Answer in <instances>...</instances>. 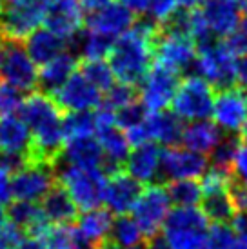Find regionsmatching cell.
<instances>
[{
  "label": "cell",
  "mask_w": 247,
  "mask_h": 249,
  "mask_svg": "<svg viewBox=\"0 0 247 249\" xmlns=\"http://www.w3.org/2000/svg\"><path fill=\"white\" fill-rule=\"evenodd\" d=\"M160 26L151 18H137L135 26L113 42L107 62L118 82L140 86L157 58Z\"/></svg>",
  "instance_id": "1"
},
{
  "label": "cell",
  "mask_w": 247,
  "mask_h": 249,
  "mask_svg": "<svg viewBox=\"0 0 247 249\" xmlns=\"http://www.w3.org/2000/svg\"><path fill=\"white\" fill-rule=\"evenodd\" d=\"M60 107L55 98L46 91H35L24 98L20 109L22 118L31 129L33 145H31V160L58 164L64 145V118L60 117Z\"/></svg>",
  "instance_id": "2"
},
{
  "label": "cell",
  "mask_w": 247,
  "mask_h": 249,
  "mask_svg": "<svg viewBox=\"0 0 247 249\" xmlns=\"http://www.w3.org/2000/svg\"><path fill=\"white\" fill-rule=\"evenodd\" d=\"M107 171L104 167H78L69 164H56V180L69 196L75 200L78 209L88 211L100 208L106 198Z\"/></svg>",
  "instance_id": "3"
},
{
  "label": "cell",
  "mask_w": 247,
  "mask_h": 249,
  "mask_svg": "<svg viewBox=\"0 0 247 249\" xmlns=\"http://www.w3.org/2000/svg\"><path fill=\"white\" fill-rule=\"evenodd\" d=\"M209 218L202 208H173L162 235L171 249H206Z\"/></svg>",
  "instance_id": "4"
},
{
  "label": "cell",
  "mask_w": 247,
  "mask_h": 249,
  "mask_svg": "<svg viewBox=\"0 0 247 249\" xmlns=\"http://www.w3.org/2000/svg\"><path fill=\"white\" fill-rule=\"evenodd\" d=\"M48 2L42 0H6L0 15V38L7 42L26 40L46 18Z\"/></svg>",
  "instance_id": "5"
},
{
  "label": "cell",
  "mask_w": 247,
  "mask_h": 249,
  "mask_svg": "<svg viewBox=\"0 0 247 249\" xmlns=\"http://www.w3.org/2000/svg\"><path fill=\"white\" fill-rule=\"evenodd\" d=\"M236 58L224 42L213 40L198 46L194 70L214 89H227L236 86Z\"/></svg>",
  "instance_id": "6"
},
{
  "label": "cell",
  "mask_w": 247,
  "mask_h": 249,
  "mask_svg": "<svg viewBox=\"0 0 247 249\" xmlns=\"http://www.w3.org/2000/svg\"><path fill=\"white\" fill-rule=\"evenodd\" d=\"M214 88L200 75H187L180 80L176 95L173 98V113H176L185 122L206 120L213 115Z\"/></svg>",
  "instance_id": "7"
},
{
  "label": "cell",
  "mask_w": 247,
  "mask_h": 249,
  "mask_svg": "<svg viewBox=\"0 0 247 249\" xmlns=\"http://www.w3.org/2000/svg\"><path fill=\"white\" fill-rule=\"evenodd\" d=\"M173 200L169 196L167 186L164 184H149L144 187L142 195L138 196L137 204L133 208V218L144 233V238H153L160 235L164 224L171 213Z\"/></svg>",
  "instance_id": "8"
},
{
  "label": "cell",
  "mask_w": 247,
  "mask_h": 249,
  "mask_svg": "<svg viewBox=\"0 0 247 249\" xmlns=\"http://www.w3.org/2000/svg\"><path fill=\"white\" fill-rule=\"evenodd\" d=\"M180 86V73L165 64L155 60L151 70L147 71L144 80L140 82L138 98L147 113L164 111L173 104Z\"/></svg>",
  "instance_id": "9"
},
{
  "label": "cell",
  "mask_w": 247,
  "mask_h": 249,
  "mask_svg": "<svg viewBox=\"0 0 247 249\" xmlns=\"http://www.w3.org/2000/svg\"><path fill=\"white\" fill-rule=\"evenodd\" d=\"M56 184L55 164L28 160L13 173V196L15 200L42 202Z\"/></svg>",
  "instance_id": "10"
},
{
  "label": "cell",
  "mask_w": 247,
  "mask_h": 249,
  "mask_svg": "<svg viewBox=\"0 0 247 249\" xmlns=\"http://www.w3.org/2000/svg\"><path fill=\"white\" fill-rule=\"evenodd\" d=\"M33 135L26 120L20 117H0V162L13 173L31 160Z\"/></svg>",
  "instance_id": "11"
},
{
  "label": "cell",
  "mask_w": 247,
  "mask_h": 249,
  "mask_svg": "<svg viewBox=\"0 0 247 249\" xmlns=\"http://www.w3.org/2000/svg\"><path fill=\"white\" fill-rule=\"evenodd\" d=\"M0 76L4 82L17 89L33 91L38 86V70L36 64L29 56L26 46L20 42H7L4 48V55L0 60Z\"/></svg>",
  "instance_id": "12"
},
{
  "label": "cell",
  "mask_w": 247,
  "mask_h": 249,
  "mask_svg": "<svg viewBox=\"0 0 247 249\" xmlns=\"http://www.w3.org/2000/svg\"><path fill=\"white\" fill-rule=\"evenodd\" d=\"M155 53H157L155 60L169 66L178 73H184L194 68L196 56H198V44L187 33L160 29Z\"/></svg>",
  "instance_id": "13"
},
{
  "label": "cell",
  "mask_w": 247,
  "mask_h": 249,
  "mask_svg": "<svg viewBox=\"0 0 247 249\" xmlns=\"http://www.w3.org/2000/svg\"><path fill=\"white\" fill-rule=\"evenodd\" d=\"M86 17L88 11L82 0H49L44 26L73 46L86 28Z\"/></svg>",
  "instance_id": "14"
},
{
  "label": "cell",
  "mask_w": 247,
  "mask_h": 249,
  "mask_svg": "<svg viewBox=\"0 0 247 249\" xmlns=\"http://www.w3.org/2000/svg\"><path fill=\"white\" fill-rule=\"evenodd\" d=\"M55 98L58 107L68 113H84V111H96L104 104L102 91L76 71L62 84L60 88L51 95Z\"/></svg>",
  "instance_id": "15"
},
{
  "label": "cell",
  "mask_w": 247,
  "mask_h": 249,
  "mask_svg": "<svg viewBox=\"0 0 247 249\" xmlns=\"http://www.w3.org/2000/svg\"><path fill=\"white\" fill-rule=\"evenodd\" d=\"M209 159L202 153L187 149L185 145H169L162 149V178L173 180H198L209 169Z\"/></svg>",
  "instance_id": "16"
},
{
  "label": "cell",
  "mask_w": 247,
  "mask_h": 249,
  "mask_svg": "<svg viewBox=\"0 0 247 249\" xmlns=\"http://www.w3.org/2000/svg\"><path fill=\"white\" fill-rule=\"evenodd\" d=\"M213 120L226 135L242 133L247 122V91L238 86L220 89L214 97Z\"/></svg>",
  "instance_id": "17"
},
{
  "label": "cell",
  "mask_w": 247,
  "mask_h": 249,
  "mask_svg": "<svg viewBox=\"0 0 247 249\" xmlns=\"http://www.w3.org/2000/svg\"><path fill=\"white\" fill-rule=\"evenodd\" d=\"M135 22H137V15L133 13L129 7L120 4L118 0H113L109 4L88 13L86 29L117 40L118 36L127 33L135 26Z\"/></svg>",
  "instance_id": "18"
},
{
  "label": "cell",
  "mask_w": 247,
  "mask_h": 249,
  "mask_svg": "<svg viewBox=\"0 0 247 249\" xmlns=\"http://www.w3.org/2000/svg\"><path fill=\"white\" fill-rule=\"evenodd\" d=\"M142 191H144L142 184L137 178H133L125 169H122L109 175L104 204L107 206L111 213L127 214L129 211H133Z\"/></svg>",
  "instance_id": "19"
},
{
  "label": "cell",
  "mask_w": 247,
  "mask_h": 249,
  "mask_svg": "<svg viewBox=\"0 0 247 249\" xmlns=\"http://www.w3.org/2000/svg\"><path fill=\"white\" fill-rule=\"evenodd\" d=\"M200 11L214 38H224L233 33L242 22V7L236 0H206Z\"/></svg>",
  "instance_id": "20"
},
{
  "label": "cell",
  "mask_w": 247,
  "mask_h": 249,
  "mask_svg": "<svg viewBox=\"0 0 247 249\" xmlns=\"http://www.w3.org/2000/svg\"><path fill=\"white\" fill-rule=\"evenodd\" d=\"M125 171L140 184H155L162 177V149L157 142H145L133 147L125 162Z\"/></svg>",
  "instance_id": "21"
},
{
  "label": "cell",
  "mask_w": 247,
  "mask_h": 249,
  "mask_svg": "<svg viewBox=\"0 0 247 249\" xmlns=\"http://www.w3.org/2000/svg\"><path fill=\"white\" fill-rule=\"evenodd\" d=\"M58 164H69L78 167H104L102 145L95 135L71 139L66 142Z\"/></svg>",
  "instance_id": "22"
},
{
  "label": "cell",
  "mask_w": 247,
  "mask_h": 249,
  "mask_svg": "<svg viewBox=\"0 0 247 249\" xmlns=\"http://www.w3.org/2000/svg\"><path fill=\"white\" fill-rule=\"evenodd\" d=\"M184 120L173 113V111H155L147 113L145 117V127L151 142H157L158 145H178L182 142V133L185 125L182 124Z\"/></svg>",
  "instance_id": "23"
},
{
  "label": "cell",
  "mask_w": 247,
  "mask_h": 249,
  "mask_svg": "<svg viewBox=\"0 0 247 249\" xmlns=\"http://www.w3.org/2000/svg\"><path fill=\"white\" fill-rule=\"evenodd\" d=\"M113 222V213L107 208H93L82 211V214L76 218V229L86 242L100 248L109 242Z\"/></svg>",
  "instance_id": "24"
},
{
  "label": "cell",
  "mask_w": 247,
  "mask_h": 249,
  "mask_svg": "<svg viewBox=\"0 0 247 249\" xmlns=\"http://www.w3.org/2000/svg\"><path fill=\"white\" fill-rule=\"evenodd\" d=\"M78 66H80L78 55L73 53L71 49H66L64 53L55 56L51 62L40 66V71H38V86L42 88V91L53 95L62 84L68 80L69 76L75 75Z\"/></svg>",
  "instance_id": "25"
},
{
  "label": "cell",
  "mask_w": 247,
  "mask_h": 249,
  "mask_svg": "<svg viewBox=\"0 0 247 249\" xmlns=\"http://www.w3.org/2000/svg\"><path fill=\"white\" fill-rule=\"evenodd\" d=\"M69 46L71 44L66 38H62L60 35H56L55 31L48 29L46 26L35 29L26 38V49L36 66H44V64L51 62L55 56L69 49Z\"/></svg>",
  "instance_id": "26"
},
{
  "label": "cell",
  "mask_w": 247,
  "mask_h": 249,
  "mask_svg": "<svg viewBox=\"0 0 247 249\" xmlns=\"http://www.w3.org/2000/svg\"><path fill=\"white\" fill-rule=\"evenodd\" d=\"M224 135L226 133L222 131L214 122H209L207 118L206 120H194V122H189L184 127L182 145L207 157L214 151V147L220 144Z\"/></svg>",
  "instance_id": "27"
},
{
  "label": "cell",
  "mask_w": 247,
  "mask_h": 249,
  "mask_svg": "<svg viewBox=\"0 0 247 249\" xmlns=\"http://www.w3.org/2000/svg\"><path fill=\"white\" fill-rule=\"evenodd\" d=\"M9 218L15 226H18L31 236H44L51 228V222L48 220L42 206H38L36 202L17 200L9 208Z\"/></svg>",
  "instance_id": "28"
},
{
  "label": "cell",
  "mask_w": 247,
  "mask_h": 249,
  "mask_svg": "<svg viewBox=\"0 0 247 249\" xmlns=\"http://www.w3.org/2000/svg\"><path fill=\"white\" fill-rule=\"evenodd\" d=\"M42 209L48 216V220L53 226H64V224H73L78 218V206L75 204V200L69 196V193L56 184L51 191L48 193V196L42 200Z\"/></svg>",
  "instance_id": "29"
},
{
  "label": "cell",
  "mask_w": 247,
  "mask_h": 249,
  "mask_svg": "<svg viewBox=\"0 0 247 249\" xmlns=\"http://www.w3.org/2000/svg\"><path fill=\"white\" fill-rule=\"evenodd\" d=\"M202 211L213 224H227L234 218V214L238 213L236 204L229 189L214 191V193H206L202 198Z\"/></svg>",
  "instance_id": "30"
},
{
  "label": "cell",
  "mask_w": 247,
  "mask_h": 249,
  "mask_svg": "<svg viewBox=\"0 0 247 249\" xmlns=\"http://www.w3.org/2000/svg\"><path fill=\"white\" fill-rule=\"evenodd\" d=\"M113 38L89 29H84L75 40V46L78 55L82 60H100V58H107L111 48H113Z\"/></svg>",
  "instance_id": "31"
},
{
  "label": "cell",
  "mask_w": 247,
  "mask_h": 249,
  "mask_svg": "<svg viewBox=\"0 0 247 249\" xmlns=\"http://www.w3.org/2000/svg\"><path fill=\"white\" fill-rule=\"evenodd\" d=\"M109 240L113 244H117L120 249L135 248V246L142 244L144 233H142L138 222L133 216H129V214H118L115 222H113Z\"/></svg>",
  "instance_id": "32"
},
{
  "label": "cell",
  "mask_w": 247,
  "mask_h": 249,
  "mask_svg": "<svg viewBox=\"0 0 247 249\" xmlns=\"http://www.w3.org/2000/svg\"><path fill=\"white\" fill-rule=\"evenodd\" d=\"M167 191L175 208H194L204 198V189L198 180H173L167 182Z\"/></svg>",
  "instance_id": "33"
},
{
  "label": "cell",
  "mask_w": 247,
  "mask_h": 249,
  "mask_svg": "<svg viewBox=\"0 0 247 249\" xmlns=\"http://www.w3.org/2000/svg\"><path fill=\"white\" fill-rule=\"evenodd\" d=\"M78 71L102 93H107L117 80L109 62H106L104 58H100V60H80Z\"/></svg>",
  "instance_id": "34"
},
{
  "label": "cell",
  "mask_w": 247,
  "mask_h": 249,
  "mask_svg": "<svg viewBox=\"0 0 247 249\" xmlns=\"http://www.w3.org/2000/svg\"><path fill=\"white\" fill-rule=\"evenodd\" d=\"M62 122H64L66 142L71 139H80V137L95 135V113H91V111L68 113Z\"/></svg>",
  "instance_id": "35"
},
{
  "label": "cell",
  "mask_w": 247,
  "mask_h": 249,
  "mask_svg": "<svg viewBox=\"0 0 247 249\" xmlns=\"http://www.w3.org/2000/svg\"><path fill=\"white\" fill-rule=\"evenodd\" d=\"M238 147H240V140L236 139V135H224L220 144L209 155L211 166L233 173V164L236 159V153H238Z\"/></svg>",
  "instance_id": "36"
},
{
  "label": "cell",
  "mask_w": 247,
  "mask_h": 249,
  "mask_svg": "<svg viewBox=\"0 0 247 249\" xmlns=\"http://www.w3.org/2000/svg\"><path fill=\"white\" fill-rule=\"evenodd\" d=\"M137 97H138V93H137V89H135V86H127V84L118 82L106 93L102 106L117 113V111H120L122 107H125V106L137 102Z\"/></svg>",
  "instance_id": "37"
},
{
  "label": "cell",
  "mask_w": 247,
  "mask_h": 249,
  "mask_svg": "<svg viewBox=\"0 0 247 249\" xmlns=\"http://www.w3.org/2000/svg\"><path fill=\"white\" fill-rule=\"evenodd\" d=\"M234 229L229 224H211L207 231L206 249H233Z\"/></svg>",
  "instance_id": "38"
},
{
  "label": "cell",
  "mask_w": 247,
  "mask_h": 249,
  "mask_svg": "<svg viewBox=\"0 0 247 249\" xmlns=\"http://www.w3.org/2000/svg\"><path fill=\"white\" fill-rule=\"evenodd\" d=\"M24 106L22 91L9 86V84H0V117H11L18 113Z\"/></svg>",
  "instance_id": "39"
},
{
  "label": "cell",
  "mask_w": 247,
  "mask_h": 249,
  "mask_svg": "<svg viewBox=\"0 0 247 249\" xmlns=\"http://www.w3.org/2000/svg\"><path fill=\"white\" fill-rule=\"evenodd\" d=\"M145 111L147 109L142 106V102H133V104L122 107L120 111L115 113V115H117L118 127H122L124 131H127V129H131V127L142 124V122L145 120V117H147Z\"/></svg>",
  "instance_id": "40"
},
{
  "label": "cell",
  "mask_w": 247,
  "mask_h": 249,
  "mask_svg": "<svg viewBox=\"0 0 247 249\" xmlns=\"http://www.w3.org/2000/svg\"><path fill=\"white\" fill-rule=\"evenodd\" d=\"M180 9V0H151L149 6V18L155 20L158 26H162L165 22L173 18L178 13Z\"/></svg>",
  "instance_id": "41"
},
{
  "label": "cell",
  "mask_w": 247,
  "mask_h": 249,
  "mask_svg": "<svg viewBox=\"0 0 247 249\" xmlns=\"http://www.w3.org/2000/svg\"><path fill=\"white\" fill-rule=\"evenodd\" d=\"M229 51L234 56H246L247 55V15L242 18V22L238 24V28L234 29L231 35L224 40Z\"/></svg>",
  "instance_id": "42"
},
{
  "label": "cell",
  "mask_w": 247,
  "mask_h": 249,
  "mask_svg": "<svg viewBox=\"0 0 247 249\" xmlns=\"http://www.w3.org/2000/svg\"><path fill=\"white\" fill-rule=\"evenodd\" d=\"M24 240V231L13 222H6L0 226V249H18Z\"/></svg>",
  "instance_id": "43"
},
{
  "label": "cell",
  "mask_w": 247,
  "mask_h": 249,
  "mask_svg": "<svg viewBox=\"0 0 247 249\" xmlns=\"http://www.w3.org/2000/svg\"><path fill=\"white\" fill-rule=\"evenodd\" d=\"M234 229L233 249H247V211H238L231 220Z\"/></svg>",
  "instance_id": "44"
},
{
  "label": "cell",
  "mask_w": 247,
  "mask_h": 249,
  "mask_svg": "<svg viewBox=\"0 0 247 249\" xmlns=\"http://www.w3.org/2000/svg\"><path fill=\"white\" fill-rule=\"evenodd\" d=\"M13 198V169L0 162V204L6 206Z\"/></svg>",
  "instance_id": "45"
},
{
  "label": "cell",
  "mask_w": 247,
  "mask_h": 249,
  "mask_svg": "<svg viewBox=\"0 0 247 249\" xmlns=\"http://www.w3.org/2000/svg\"><path fill=\"white\" fill-rule=\"evenodd\" d=\"M233 178L247 187V142L240 144L233 164Z\"/></svg>",
  "instance_id": "46"
},
{
  "label": "cell",
  "mask_w": 247,
  "mask_h": 249,
  "mask_svg": "<svg viewBox=\"0 0 247 249\" xmlns=\"http://www.w3.org/2000/svg\"><path fill=\"white\" fill-rule=\"evenodd\" d=\"M236 86L247 91V55L236 58Z\"/></svg>",
  "instance_id": "47"
},
{
  "label": "cell",
  "mask_w": 247,
  "mask_h": 249,
  "mask_svg": "<svg viewBox=\"0 0 247 249\" xmlns=\"http://www.w3.org/2000/svg\"><path fill=\"white\" fill-rule=\"evenodd\" d=\"M118 2L125 7H129L135 15L149 13V6H151V0H118Z\"/></svg>",
  "instance_id": "48"
},
{
  "label": "cell",
  "mask_w": 247,
  "mask_h": 249,
  "mask_svg": "<svg viewBox=\"0 0 247 249\" xmlns=\"http://www.w3.org/2000/svg\"><path fill=\"white\" fill-rule=\"evenodd\" d=\"M18 249H48V244H46V240H44L42 236L28 235L24 240H22V244L18 246Z\"/></svg>",
  "instance_id": "49"
},
{
  "label": "cell",
  "mask_w": 247,
  "mask_h": 249,
  "mask_svg": "<svg viewBox=\"0 0 247 249\" xmlns=\"http://www.w3.org/2000/svg\"><path fill=\"white\" fill-rule=\"evenodd\" d=\"M147 248L149 249H171L162 233L157 236H153V238H149V240H147Z\"/></svg>",
  "instance_id": "50"
},
{
  "label": "cell",
  "mask_w": 247,
  "mask_h": 249,
  "mask_svg": "<svg viewBox=\"0 0 247 249\" xmlns=\"http://www.w3.org/2000/svg\"><path fill=\"white\" fill-rule=\"evenodd\" d=\"M109 2H113V0H82V6L86 7L88 13H91V11H95V9L106 6V4H109Z\"/></svg>",
  "instance_id": "51"
},
{
  "label": "cell",
  "mask_w": 247,
  "mask_h": 249,
  "mask_svg": "<svg viewBox=\"0 0 247 249\" xmlns=\"http://www.w3.org/2000/svg\"><path fill=\"white\" fill-rule=\"evenodd\" d=\"M206 0H180V7L182 9H194V7H200Z\"/></svg>",
  "instance_id": "52"
},
{
  "label": "cell",
  "mask_w": 247,
  "mask_h": 249,
  "mask_svg": "<svg viewBox=\"0 0 247 249\" xmlns=\"http://www.w3.org/2000/svg\"><path fill=\"white\" fill-rule=\"evenodd\" d=\"M7 222V213H6V209H4V206L0 204V226H4Z\"/></svg>",
  "instance_id": "53"
},
{
  "label": "cell",
  "mask_w": 247,
  "mask_h": 249,
  "mask_svg": "<svg viewBox=\"0 0 247 249\" xmlns=\"http://www.w3.org/2000/svg\"><path fill=\"white\" fill-rule=\"evenodd\" d=\"M98 249H120V248H118L117 244H113V242H111V240H109V242H106V244H104V246H100V248H98Z\"/></svg>",
  "instance_id": "54"
},
{
  "label": "cell",
  "mask_w": 247,
  "mask_h": 249,
  "mask_svg": "<svg viewBox=\"0 0 247 249\" xmlns=\"http://www.w3.org/2000/svg\"><path fill=\"white\" fill-rule=\"evenodd\" d=\"M238 4H240L242 11H244V15H247V0H236Z\"/></svg>",
  "instance_id": "55"
},
{
  "label": "cell",
  "mask_w": 247,
  "mask_h": 249,
  "mask_svg": "<svg viewBox=\"0 0 247 249\" xmlns=\"http://www.w3.org/2000/svg\"><path fill=\"white\" fill-rule=\"evenodd\" d=\"M240 137H242V139H244V140H246V142H247V122H246V125H244V129H242Z\"/></svg>",
  "instance_id": "56"
},
{
  "label": "cell",
  "mask_w": 247,
  "mask_h": 249,
  "mask_svg": "<svg viewBox=\"0 0 247 249\" xmlns=\"http://www.w3.org/2000/svg\"><path fill=\"white\" fill-rule=\"evenodd\" d=\"M4 6H6V0H0V15L4 11Z\"/></svg>",
  "instance_id": "57"
},
{
  "label": "cell",
  "mask_w": 247,
  "mask_h": 249,
  "mask_svg": "<svg viewBox=\"0 0 247 249\" xmlns=\"http://www.w3.org/2000/svg\"><path fill=\"white\" fill-rule=\"evenodd\" d=\"M127 249H149V248H147V246H142V244H140V246H135V248H127Z\"/></svg>",
  "instance_id": "58"
},
{
  "label": "cell",
  "mask_w": 247,
  "mask_h": 249,
  "mask_svg": "<svg viewBox=\"0 0 247 249\" xmlns=\"http://www.w3.org/2000/svg\"><path fill=\"white\" fill-rule=\"evenodd\" d=\"M42 2H49V0H42Z\"/></svg>",
  "instance_id": "59"
}]
</instances>
